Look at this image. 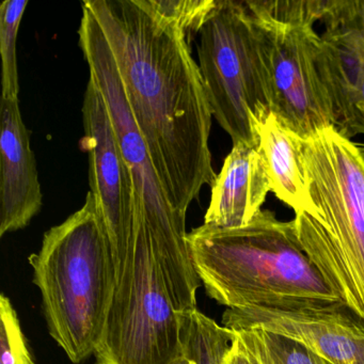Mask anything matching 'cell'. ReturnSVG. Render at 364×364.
Instances as JSON below:
<instances>
[{"mask_svg": "<svg viewBox=\"0 0 364 364\" xmlns=\"http://www.w3.org/2000/svg\"><path fill=\"white\" fill-rule=\"evenodd\" d=\"M112 54L125 95L174 210L186 216L216 178L210 140L213 112L186 35L142 0H85Z\"/></svg>", "mask_w": 364, "mask_h": 364, "instance_id": "1", "label": "cell"}, {"mask_svg": "<svg viewBox=\"0 0 364 364\" xmlns=\"http://www.w3.org/2000/svg\"><path fill=\"white\" fill-rule=\"evenodd\" d=\"M187 242L206 293L228 309L342 302L304 252L293 221L272 210L240 228L203 223Z\"/></svg>", "mask_w": 364, "mask_h": 364, "instance_id": "2", "label": "cell"}, {"mask_svg": "<svg viewBox=\"0 0 364 364\" xmlns=\"http://www.w3.org/2000/svg\"><path fill=\"white\" fill-rule=\"evenodd\" d=\"M298 240L341 301L364 318V157L328 127L301 138Z\"/></svg>", "mask_w": 364, "mask_h": 364, "instance_id": "3", "label": "cell"}, {"mask_svg": "<svg viewBox=\"0 0 364 364\" xmlns=\"http://www.w3.org/2000/svg\"><path fill=\"white\" fill-rule=\"evenodd\" d=\"M48 332L73 363L101 344L117 284L116 268L97 199L48 230L29 257Z\"/></svg>", "mask_w": 364, "mask_h": 364, "instance_id": "4", "label": "cell"}, {"mask_svg": "<svg viewBox=\"0 0 364 364\" xmlns=\"http://www.w3.org/2000/svg\"><path fill=\"white\" fill-rule=\"evenodd\" d=\"M78 36L89 77L103 95L123 156L133 176L135 229L148 235L178 312L197 310L200 281L187 242L186 216L174 210L132 114L116 59L90 9L82 3Z\"/></svg>", "mask_w": 364, "mask_h": 364, "instance_id": "5", "label": "cell"}, {"mask_svg": "<svg viewBox=\"0 0 364 364\" xmlns=\"http://www.w3.org/2000/svg\"><path fill=\"white\" fill-rule=\"evenodd\" d=\"M326 0H245L263 65L270 112L300 137L333 127L319 72Z\"/></svg>", "mask_w": 364, "mask_h": 364, "instance_id": "6", "label": "cell"}, {"mask_svg": "<svg viewBox=\"0 0 364 364\" xmlns=\"http://www.w3.org/2000/svg\"><path fill=\"white\" fill-rule=\"evenodd\" d=\"M184 312H178L150 240L134 231L117 281L97 364H178Z\"/></svg>", "mask_w": 364, "mask_h": 364, "instance_id": "7", "label": "cell"}, {"mask_svg": "<svg viewBox=\"0 0 364 364\" xmlns=\"http://www.w3.org/2000/svg\"><path fill=\"white\" fill-rule=\"evenodd\" d=\"M199 69L213 117L233 146H259L255 122L270 110L263 65L245 1L217 0L200 31Z\"/></svg>", "mask_w": 364, "mask_h": 364, "instance_id": "8", "label": "cell"}, {"mask_svg": "<svg viewBox=\"0 0 364 364\" xmlns=\"http://www.w3.org/2000/svg\"><path fill=\"white\" fill-rule=\"evenodd\" d=\"M82 146L88 153L90 193L97 199L105 225L118 281L135 229L133 176L103 95L90 77L82 104Z\"/></svg>", "mask_w": 364, "mask_h": 364, "instance_id": "9", "label": "cell"}, {"mask_svg": "<svg viewBox=\"0 0 364 364\" xmlns=\"http://www.w3.org/2000/svg\"><path fill=\"white\" fill-rule=\"evenodd\" d=\"M223 323L298 341L331 364H364V318L342 302L227 309Z\"/></svg>", "mask_w": 364, "mask_h": 364, "instance_id": "10", "label": "cell"}, {"mask_svg": "<svg viewBox=\"0 0 364 364\" xmlns=\"http://www.w3.org/2000/svg\"><path fill=\"white\" fill-rule=\"evenodd\" d=\"M319 72L333 127L351 139L364 135V0H326Z\"/></svg>", "mask_w": 364, "mask_h": 364, "instance_id": "11", "label": "cell"}, {"mask_svg": "<svg viewBox=\"0 0 364 364\" xmlns=\"http://www.w3.org/2000/svg\"><path fill=\"white\" fill-rule=\"evenodd\" d=\"M43 193L18 100L0 104V236L24 229L39 214Z\"/></svg>", "mask_w": 364, "mask_h": 364, "instance_id": "12", "label": "cell"}, {"mask_svg": "<svg viewBox=\"0 0 364 364\" xmlns=\"http://www.w3.org/2000/svg\"><path fill=\"white\" fill-rule=\"evenodd\" d=\"M204 225L240 228L262 210L272 181L259 146L235 144L210 186Z\"/></svg>", "mask_w": 364, "mask_h": 364, "instance_id": "13", "label": "cell"}, {"mask_svg": "<svg viewBox=\"0 0 364 364\" xmlns=\"http://www.w3.org/2000/svg\"><path fill=\"white\" fill-rule=\"evenodd\" d=\"M255 131L269 172L272 193L295 212L304 191L302 137L270 110L257 119Z\"/></svg>", "mask_w": 364, "mask_h": 364, "instance_id": "14", "label": "cell"}, {"mask_svg": "<svg viewBox=\"0 0 364 364\" xmlns=\"http://www.w3.org/2000/svg\"><path fill=\"white\" fill-rule=\"evenodd\" d=\"M235 332L199 310L185 313L183 355L178 364H225Z\"/></svg>", "mask_w": 364, "mask_h": 364, "instance_id": "15", "label": "cell"}, {"mask_svg": "<svg viewBox=\"0 0 364 364\" xmlns=\"http://www.w3.org/2000/svg\"><path fill=\"white\" fill-rule=\"evenodd\" d=\"M28 0H5L0 5V55H1V99L18 100V29Z\"/></svg>", "mask_w": 364, "mask_h": 364, "instance_id": "16", "label": "cell"}, {"mask_svg": "<svg viewBox=\"0 0 364 364\" xmlns=\"http://www.w3.org/2000/svg\"><path fill=\"white\" fill-rule=\"evenodd\" d=\"M161 20L173 25L188 37L200 33L217 0H142Z\"/></svg>", "mask_w": 364, "mask_h": 364, "instance_id": "17", "label": "cell"}, {"mask_svg": "<svg viewBox=\"0 0 364 364\" xmlns=\"http://www.w3.org/2000/svg\"><path fill=\"white\" fill-rule=\"evenodd\" d=\"M0 364H36L11 300L0 296Z\"/></svg>", "mask_w": 364, "mask_h": 364, "instance_id": "18", "label": "cell"}, {"mask_svg": "<svg viewBox=\"0 0 364 364\" xmlns=\"http://www.w3.org/2000/svg\"><path fill=\"white\" fill-rule=\"evenodd\" d=\"M233 331L235 336L225 364H274L259 329Z\"/></svg>", "mask_w": 364, "mask_h": 364, "instance_id": "19", "label": "cell"}, {"mask_svg": "<svg viewBox=\"0 0 364 364\" xmlns=\"http://www.w3.org/2000/svg\"><path fill=\"white\" fill-rule=\"evenodd\" d=\"M274 364H331L298 341L259 329Z\"/></svg>", "mask_w": 364, "mask_h": 364, "instance_id": "20", "label": "cell"}]
</instances>
